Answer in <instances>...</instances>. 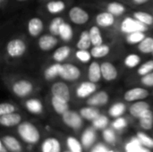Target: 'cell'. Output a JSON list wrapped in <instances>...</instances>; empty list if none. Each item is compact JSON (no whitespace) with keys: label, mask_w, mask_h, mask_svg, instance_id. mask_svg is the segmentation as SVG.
I'll use <instances>...</instances> for the list:
<instances>
[{"label":"cell","mask_w":153,"mask_h":152,"mask_svg":"<svg viewBox=\"0 0 153 152\" xmlns=\"http://www.w3.org/2000/svg\"><path fill=\"white\" fill-rule=\"evenodd\" d=\"M125 152H152L150 149L144 147L136 136L132 137L125 145Z\"/></svg>","instance_id":"cell-23"},{"label":"cell","mask_w":153,"mask_h":152,"mask_svg":"<svg viewBox=\"0 0 153 152\" xmlns=\"http://www.w3.org/2000/svg\"><path fill=\"white\" fill-rule=\"evenodd\" d=\"M116 16L108 11L101 12L96 15L95 21L96 24L100 28H109L113 26L116 22Z\"/></svg>","instance_id":"cell-18"},{"label":"cell","mask_w":153,"mask_h":152,"mask_svg":"<svg viewBox=\"0 0 153 152\" xmlns=\"http://www.w3.org/2000/svg\"><path fill=\"white\" fill-rule=\"evenodd\" d=\"M149 0H133V2L135 4H138V5H141V4H143L145 3H147Z\"/></svg>","instance_id":"cell-51"},{"label":"cell","mask_w":153,"mask_h":152,"mask_svg":"<svg viewBox=\"0 0 153 152\" xmlns=\"http://www.w3.org/2000/svg\"><path fill=\"white\" fill-rule=\"evenodd\" d=\"M57 44H58V39L56 36L51 33L41 35L38 40L39 48L43 52H48L52 50L55 47H56Z\"/></svg>","instance_id":"cell-13"},{"label":"cell","mask_w":153,"mask_h":152,"mask_svg":"<svg viewBox=\"0 0 153 152\" xmlns=\"http://www.w3.org/2000/svg\"><path fill=\"white\" fill-rule=\"evenodd\" d=\"M97 89H98L97 83L92 82L91 81L82 82L77 86L75 90V95L77 98L81 99H88L97 91Z\"/></svg>","instance_id":"cell-9"},{"label":"cell","mask_w":153,"mask_h":152,"mask_svg":"<svg viewBox=\"0 0 153 152\" xmlns=\"http://www.w3.org/2000/svg\"><path fill=\"white\" fill-rule=\"evenodd\" d=\"M40 152H62V144L56 137H48L41 142Z\"/></svg>","instance_id":"cell-15"},{"label":"cell","mask_w":153,"mask_h":152,"mask_svg":"<svg viewBox=\"0 0 153 152\" xmlns=\"http://www.w3.org/2000/svg\"><path fill=\"white\" fill-rule=\"evenodd\" d=\"M75 57L82 64H87L91 62L93 58L91 51H89L88 49H77V51L75 52Z\"/></svg>","instance_id":"cell-45"},{"label":"cell","mask_w":153,"mask_h":152,"mask_svg":"<svg viewBox=\"0 0 153 152\" xmlns=\"http://www.w3.org/2000/svg\"><path fill=\"white\" fill-rule=\"evenodd\" d=\"M127 108H126V105L124 103V102H121V101H118V102H116L114 103L109 108H108V114L110 117L112 118H117V117H120V116H123L126 111Z\"/></svg>","instance_id":"cell-31"},{"label":"cell","mask_w":153,"mask_h":152,"mask_svg":"<svg viewBox=\"0 0 153 152\" xmlns=\"http://www.w3.org/2000/svg\"><path fill=\"white\" fill-rule=\"evenodd\" d=\"M0 152H9V151L6 149V147L1 141H0Z\"/></svg>","instance_id":"cell-52"},{"label":"cell","mask_w":153,"mask_h":152,"mask_svg":"<svg viewBox=\"0 0 153 152\" xmlns=\"http://www.w3.org/2000/svg\"><path fill=\"white\" fill-rule=\"evenodd\" d=\"M91 47H92V43H91L89 30H83L81 33L80 38L76 43V47H77V49H88L89 50L91 48Z\"/></svg>","instance_id":"cell-34"},{"label":"cell","mask_w":153,"mask_h":152,"mask_svg":"<svg viewBox=\"0 0 153 152\" xmlns=\"http://www.w3.org/2000/svg\"><path fill=\"white\" fill-rule=\"evenodd\" d=\"M127 125H128V121L124 116L115 118L114 121L111 123V127L116 132H122L123 130H125L127 127Z\"/></svg>","instance_id":"cell-46"},{"label":"cell","mask_w":153,"mask_h":152,"mask_svg":"<svg viewBox=\"0 0 153 152\" xmlns=\"http://www.w3.org/2000/svg\"><path fill=\"white\" fill-rule=\"evenodd\" d=\"M101 79H102V74H101L100 64L98 63L97 61H92L88 68V80L92 82L98 83Z\"/></svg>","instance_id":"cell-22"},{"label":"cell","mask_w":153,"mask_h":152,"mask_svg":"<svg viewBox=\"0 0 153 152\" xmlns=\"http://www.w3.org/2000/svg\"><path fill=\"white\" fill-rule=\"evenodd\" d=\"M65 22L64 18L60 17V16H57V17H55L49 23L48 25V31L49 33L55 35L57 37L58 35V30H59V28L61 26V24Z\"/></svg>","instance_id":"cell-44"},{"label":"cell","mask_w":153,"mask_h":152,"mask_svg":"<svg viewBox=\"0 0 153 152\" xmlns=\"http://www.w3.org/2000/svg\"><path fill=\"white\" fill-rule=\"evenodd\" d=\"M22 122V117L17 112L0 116V125L6 128L18 126Z\"/></svg>","instance_id":"cell-17"},{"label":"cell","mask_w":153,"mask_h":152,"mask_svg":"<svg viewBox=\"0 0 153 152\" xmlns=\"http://www.w3.org/2000/svg\"><path fill=\"white\" fill-rule=\"evenodd\" d=\"M63 68V63H55L48 66L44 71V78L47 81H53L57 77H60Z\"/></svg>","instance_id":"cell-21"},{"label":"cell","mask_w":153,"mask_h":152,"mask_svg":"<svg viewBox=\"0 0 153 152\" xmlns=\"http://www.w3.org/2000/svg\"><path fill=\"white\" fill-rule=\"evenodd\" d=\"M82 75L81 69L74 64L65 63L63 64L62 73L60 78L65 82H75L80 79Z\"/></svg>","instance_id":"cell-7"},{"label":"cell","mask_w":153,"mask_h":152,"mask_svg":"<svg viewBox=\"0 0 153 152\" xmlns=\"http://www.w3.org/2000/svg\"><path fill=\"white\" fill-rule=\"evenodd\" d=\"M114 151H111L109 150L104 143L102 142H99V143H96L91 149L90 152H113Z\"/></svg>","instance_id":"cell-50"},{"label":"cell","mask_w":153,"mask_h":152,"mask_svg":"<svg viewBox=\"0 0 153 152\" xmlns=\"http://www.w3.org/2000/svg\"><path fill=\"white\" fill-rule=\"evenodd\" d=\"M71 52H72V49L69 46H66V45L61 46L54 51L52 55V58L56 63H63L70 56Z\"/></svg>","instance_id":"cell-28"},{"label":"cell","mask_w":153,"mask_h":152,"mask_svg":"<svg viewBox=\"0 0 153 152\" xmlns=\"http://www.w3.org/2000/svg\"><path fill=\"white\" fill-rule=\"evenodd\" d=\"M62 117V122L70 129L74 131H78L80 130L82 125H83V118L80 115V113L69 109L66 111L65 114L61 116Z\"/></svg>","instance_id":"cell-5"},{"label":"cell","mask_w":153,"mask_h":152,"mask_svg":"<svg viewBox=\"0 0 153 152\" xmlns=\"http://www.w3.org/2000/svg\"><path fill=\"white\" fill-rule=\"evenodd\" d=\"M140 127L143 131H151L153 128V112L150 108L143 112L138 118Z\"/></svg>","instance_id":"cell-26"},{"label":"cell","mask_w":153,"mask_h":152,"mask_svg":"<svg viewBox=\"0 0 153 152\" xmlns=\"http://www.w3.org/2000/svg\"><path fill=\"white\" fill-rule=\"evenodd\" d=\"M44 30V22L39 17H31L27 22V31L32 38H38L41 36Z\"/></svg>","instance_id":"cell-11"},{"label":"cell","mask_w":153,"mask_h":152,"mask_svg":"<svg viewBox=\"0 0 153 152\" xmlns=\"http://www.w3.org/2000/svg\"><path fill=\"white\" fill-rule=\"evenodd\" d=\"M141 83L147 88H153V72L142 76Z\"/></svg>","instance_id":"cell-49"},{"label":"cell","mask_w":153,"mask_h":152,"mask_svg":"<svg viewBox=\"0 0 153 152\" xmlns=\"http://www.w3.org/2000/svg\"><path fill=\"white\" fill-rule=\"evenodd\" d=\"M102 79L106 82H113L117 78L118 72L115 65L110 62H103L100 64Z\"/></svg>","instance_id":"cell-16"},{"label":"cell","mask_w":153,"mask_h":152,"mask_svg":"<svg viewBox=\"0 0 153 152\" xmlns=\"http://www.w3.org/2000/svg\"><path fill=\"white\" fill-rule=\"evenodd\" d=\"M133 16L135 19H137L138 21H140L141 22H143V24L147 25L148 27L153 25V15L149 13L143 12V11H137L133 13Z\"/></svg>","instance_id":"cell-41"},{"label":"cell","mask_w":153,"mask_h":152,"mask_svg":"<svg viewBox=\"0 0 153 152\" xmlns=\"http://www.w3.org/2000/svg\"><path fill=\"white\" fill-rule=\"evenodd\" d=\"M146 38V34L143 31H135L126 35V41L129 45H138Z\"/></svg>","instance_id":"cell-39"},{"label":"cell","mask_w":153,"mask_h":152,"mask_svg":"<svg viewBox=\"0 0 153 152\" xmlns=\"http://www.w3.org/2000/svg\"><path fill=\"white\" fill-rule=\"evenodd\" d=\"M51 106L54 109V111L57 114L62 116L63 114H65L66 111H68L70 109V106H69V102L62 99L60 98H57L56 96H52L51 97Z\"/></svg>","instance_id":"cell-24"},{"label":"cell","mask_w":153,"mask_h":152,"mask_svg":"<svg viewBox=\"0 0 153 152\" xmlns=\"http://www.w3.org/2000/svg\"><path fill=\"white\" fill-rule=\"evenodd\" d=\"M67 150L71 152H83V146L80 140L74 136H68L65 140Z\"/></svg>","instance_id":"cell-36"},{"label":"cell","mask_w":153,"mask_h":152,"mask_svg":"<svg viewBox=\"0 0 153 152\" xmlns=\"http://www.w3.org/2000/svg\"><path fill=\"white\" fill-rule=\"evenodd\" d=\"M1 142L4 144L9 152H22V145L20 141L13 135H4L1 138Z\"/></svg>","instance_id":"cell-19"},{"label":"cell","mask_w":153,"mask_h":152,"mask_svg":"<svg viewBox=\"0 0 153 152\" xmlns=\"http://www.w3.org/2000/svg\"><path fill=\"white\" fill-rule=\"evenodd\" d=\"M138 50L143 54H151L153 51V38L148 37L146 38L137 45Z\"/></svg>","instance_id":"cell-42"},{"label":"cell","mask_w":153,"mask_h":152,"mask_svg":"<svg viewBox=\"0 0 153 152\" xmlns=\"http://www.w3.org/2000/svg\"><path fill=\"white\" fill-rule=\"evenodd\" d=\"M4 2H5V0H0V3H1L2 4H4Z\"/></svg>","instance_id":"cell-53"},{"label":"cell","mask_w":153,"mask_h":152,"mask_svg":"<svg viewBox=\"0 0 153 152\" xmlns=\"http://www.w3.org/2000/svg\"><path fill=\"white\" fill-rule=\"evenodd\" d=\"M149 30V27L137 19H135L134 16H126L125 17L121 23H120V30L124 34H129L135 31H143L146 32Z\"/></svg>","instance_id":"cell-3"},{"label":"cell","mask_w":153,"mask_h":152,"mask_svg":"<svg viewBox=\"0 0 153 152\" xmlns=\"http://www.w3.org/2000/svg\"><path fill=\"white\" fill-rule=\"evenodd\" d=\"M150 108H151V105L147 101L139 100V101L133 102L132 105L129 107L128 110H129V114L133 117L138 119L143 112H145Z\"/></svg>","instance_id":"cell-20"},{"label":"cell","mask_w":153,"mask_h":152,"mask_svg":"<svg viewBox=\"0 0 153 152\" xmlns=\"http://www.w3.org/2000/svg\"><path fill=\"white\" fill-rule=\"evenodd\" d=\"M152 72H153V60L146 61L145 63L142 64L137 69V73L141 77L143 75H146Z\"/></svg>","instance_id":"cell-47"},{"label":"cell","mask_w":153,"mask_h":152,"mask_svg":"<svg viewBox=\"0 0 153 152\" xmlns=\"http://www.w3.org/2000/svg\"><path fill=\"white\" fill-rule=\"evenodd\" d=\"M97 130L91 125V127H87L81 134L80 141L84 148V150H91L97 143Z\"/></svg>","instance_id":"cell-10"},{"label":"cell","mask_w":153,"mask_h":152,"mask_svg":"<svg viewBox=\"0 0 153 152\" xmlns=\"http://www.w3.org/2000/svg\"><path fill=\"white\" fill-rule=\"evenodd\" d=\"M109 118L108 116L100 114L97 118H95L91 122V125L97 130V131H103L109 125Z\"/></svg>","instance_id":"cell-37"},{"label":"cell","mask_w":153,"mask_h":152,"mask_svg":"<svg viewBox=\"0 0 153 152\" xmlns=\"http://www.w3.org/2000/svg\"><path fill=\"white\" fill-rule=\"evenodd\" d=\"M17 108L10 102H3L0 104V116L16 112Z\"/></svg>","instance_id":"cell-48"},{"label":"cell","mask_w":153,"mask_h":152,"mask_svg":"<svg viewBox=\"0 0 153 152\" xmlns=\"http://www.w3.org/2000/svg\"><path fill=\"white\" fill-rule=\"evenodd\" d=\"M18 2H25V1H28V0H16Z\"/></svg>","instance_id":"cell-54"},{"label":"cell","mask_w":153,"mask_h":152,"mask_svg":"<svg viewBox=\"0 0 153 152\" xmlns=\"http://www.w3.org/2000/svg\"><path fill=\"white\" fill-rule=\"evenodd\" d=\"M62 152H71V151H69L67 150V151H62Z\"/></svg>","instance_id":"cell-55"},{"label":"cell","mask_w":153,"mask_h":152,"mask_svg":"<svg viewBox=\"0 0 153 152\" xmlns=\"http://www.w3.org/2000/svg\"><path fill=\"white\" fill-rule=\"evenodd\" d=\"M79 113H80V115L82 116V117L84 120L90 121V122H92L95 118H97L101 114L100 110L98 108L89 106V105H87L86 107L82 108L80 109Z\"/></svg>","instance_id":"cell-27"},{"label":"cell","mask_w":153,"mask_h":152,"mask_svg":"<svg viewBox=\"0 0 153 152\" xmlns=\"http://www.w3.org/2000/svg\"><path fill=\"white\" fill-rule=\"evenodd\" d=\"M141 61H142V59H141L140 56H138L137 54L132 53V54L127 55L125 57L124 65H126V67H127L129 69H134L140 65Z\"/></svg>","instance_id":"cell-40"},{"label":"cell","mask_w":153,"mask_h":152,"mask_svg":"<svg viewBox=\"0 0 153 152\" xmlns=\"http://www.w3.org/2000/svg\"><path fill=\"white\" fill-rule=\"evenodd\" d=\"M25 108L32 115H40L43 113L44 107L42 102L36 98L33 99H29L25 101L24 103Z\"/></svg>","instance_id":"cell-25"},{"label":"cell","mask_w":153,"mask_h":152,"mask_svg":"<svg viewBox=\"0 0 153 152\" xmlns=\"http://www.w3.org/2000/svg\"><path fill=\"white\" fill-rule=\"evenodd\" d=\"M152 56H153V51H152Z\"/></svg>","instance_id":"cell-57"},{"label":"cell","mask_w":153,"mask_h":152,"mask_svg":"<svg viewBox=\"0 0 153 152\" xmlns=\"http://www.w3.org/2000/svg\"><path fill=\"white\" fill-rule=\"evenodd\" d=\"M68 17L70 21L76 25H83L87 23L90 20L89 13L82 7L78 5L71 7L68 13Z\"/></svg>","instance_id":"cell-6"},{"label":"cell","mask_w":153,"mask_h":152,"mask_svg":"<svg viewBox=\"0 0 153 152\" xmlns=\"http://www.w3.org/2000/svg\"><path fill=\"white\" fill-rule=\"evenodd\" d=\"M106 11L109 12L110 13H112L114 16L118 17L123 15L126 12V7L124 4L119 3V2H109L107 6H106Z\"/></svg>","instance_id":"cell-32"},{"label":"cell","mask_w":153,"mask_h":152,"mask_svg":"<svg viewBox=\"0 0 153 152\" xmlns=\"http://www.w3.org/2000/svg\"><path fill=\"white\" fill-rule=\"evenodd\" d=\"M51 94L52 96H56L66 101H70L71 99V92L68 85L64 82H56L51 86Z\"/></svg>","instance_id":"cell-12"},{"label":"cell","mask_w":153,"mask_h":152,"mask_svg":"<svg viewBox=\"0 0 153 152\" xmlns=\"http://www.w3.org/2000/svg\"><path fill=\"white\" fill-rule=\"evenodd\" d=\"M66 8V4L63 0H51L46 4V9L50 14H58L64 12Z\"/></svg>","instance_id":"cell-30"},{"label":"cell","mask_w":153,"mask_h":152,"mask_svg":"<svg viewBox=\"0 0 153 152\" xmlns=\"http://www.w3.org/2000/svg\"><path fill=\"white\" fill-rule=\"evenodd\" d=\"M109 101V95L105 90H99L89 97L86 100V104L89 106L100 108L107 105Z\"/></svg>","instance_id":"cell-14"},{"label":"cell","mask_w":153,"mask_h":152,"mask_svg":"<svg viewBox=\"0 0 153 152\" xmlns=\"http://www.w3.org/2000/svg\"><path fill=\"white\" fill-rule=\"evenodd\" d=\"M150 96V92L147 89L142 87H135L129 89L124 94V99L126 102H135L139 100H144Z\"/></svg>","instance_id":"cell-8"},{"label":"cell","mask_w":153,"mask_h":152,"mask_svg":"<svg viewBox=\"0 0 153 152\" xmlns=\"http://www.w3.org/2000/svg\"><path fill=\"white\" fill-rule=\"evenodd\" d=\"M101 136L104 142L108 145H115L117 140L116 131L112 127H107L106 129H104L102 131Z\"/></svg>","instance_id":"cell-38"},{"label":"cell","mask_w":153,"mask_h":152,"mask_svg":"<svg viewBox=\"0 0 153 152\" xmlns=\"http://www.w3.org/2000/svg\"><path fill=\"white\" fill-rule=\"evenodd\" d=\"M89 32L92 46H99L103 44V36L100 31V27H99L98 25H92L90 28Z\"/></svg>","instance_id":"cell-35"},{"label":"cell","mask_w":153,"mask_h":152,"mask_svg":"<svg viewBox=\"0 0 153 152\" xmlns=\"http://www.w3.org/2000/svg\"><path fill=\"white\" fill-rule=\"evenodd\" d=\"M27 51V44L21 38H13L10 39L5 46L6 55L11 58L22 57Z\"/></svg>","instance_id":"cell-2"},{"label":"cell","mask_w":153,"mask_h":152,"mask_svg":"<svg viewBox=\"0 0 153 152\" xmlns=\"http://www.w3.org/2000/svg\"><path fill=\"white\" fill-rule=\"evenodd\" d=\"M57 37L64 42H69L74 37V30L71 24L65 21L59 28Z\"/></svg>","instance_id":"cell-29"},{"label":"cell","mask_w":153,"mask_h":152,"mask_svg":"<svg viewBox=\"0 0 153 152\" xmlns=\"http://www.w3.org/2000/svg\"><path fill=\"white\" fill-rule=\"evenodd\" d=\"M17 133L20 139L28 145H35L39 143L41 138L39 128L29 121H22L17 126Z\"/></svg>","instance_id":"cell-1"},{"label":"cell","mask_w":153,"mask_h":152,"mask_svg":"<svg viewBox=\"0 0 153 152\" xmlns=\"http://www.w3.org/2000/svg\"><path fill=\"white\" fill-rule=\"evenodd\" d=\"M11 89H12L13 93L16 97L22 99V98H26L30 96L32 93L34 86L31 83V82H30L29 80L19 79L13 82Z\"/></svg>","instance_id":"cell-4"},{"label":"cell","mask_w":153,"mask_h":152,"mask_svg":"<svg viewBox=\"0 0 153 152\" xmlns=\"http://www.w3.org/2000/svg\"><path fill=\"white\" fill-rule=\"evenodd\" d=\"M113 152H119V151H113Z\"/></svg>","instance_id":"cell-56"},{"label":"cell","mask_w":153,"mask_h":152,"mask_svg":"<svg viewBox=\"0 0 153 152\" xmlns=\"http://www.w3.org/2000/svg\"><path fill=\"white\" fill-rule=\"evenodd\" d=\"M91 53L93 58L95 59H99V58H102L107 56L109 52H110V47L107 44H101L99 46H92V47L91 48Z\"/></svg>","instance_id":"cell-33"},{"label":"cell","mask_w":153,"mask_h":152,"mask_svg":"<svg viewBox=\"0 0 153 152\" xmlns=\"http://www.w3.org/2000/svg\"><path fill=\"white\" fill-rule=\"evenodd\" d=\"M135 136L138 138V140L141 142V143L144 147H146L150 150H153V137L150 136L149 134H147L143 131V132L142 131L137 132Z\"/></svg>","instance_id":"cell-43"}]
</instances>
